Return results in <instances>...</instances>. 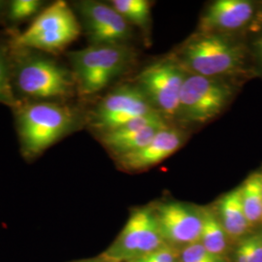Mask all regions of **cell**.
Returning <instances> with one entry per match:
<instances>
[{"instance_id":"obj_1","label":"cell","mask_w":262,"mask_h":262,"mask_svg":"<svg viewBox=\"0 0 262 262\" xmlns=\"http://www.w3.org/2000/svg\"><path fill=\"white\" fill-rule=\"evenodd\" d=\"M187 73L242 84L255 76L249 37L200 32L172 54Z\"/></svg>"},{"instance_id":"obj_2","label":"cell","mask_w":262,"mask_h":262,"mask_svg":"<svg viewBox=\"0 0 262 262\" xmlns=\"http://www.w3.org/2000/svg\"><path fill=\"white\" fill-rule=\"evenodd\" d=\"M11 56L12 86L19 103H66L77 93L71 69L62 64L56 56L13 46Z\"/></svg>"},{"instance_id":"obj_3","label":"cell","mask_w":262,"mask_h":262,"mask_svg":"<svg viewBox=\"0 0 262 262\" xmlns=\"http://www.w3.org/2000/svg\"><path fill=\"white\" fill-rule=\"evenodd\" d=\"M12 110L20 154L28 162L75 131L80 122L77 110L67 102H19Z\"/></svg>"},{"instance_id":"obj_4","label":"cell","mask_w":262,"mask_h":262,"mask_svg":"<svg viewBox=\"0 0 262 262\" xmlns=\"http://www.w3.org/2000/svg\"><path fill=\"white\" fill-rule=\"evenodd\" d=\"M81 96L99 94L132 66L134 52L128 44L90 45L66 54Z\"/></svg>"},{"instance_id":"obj_5","label":"cell","mask_w":262,"mask_h":262,"mask_svg":"<svg viewBox=\"0 0 262 262\" xmlns=\"http://www.w3.org/2000/svg\"><path fill=\"white\" fill-rule=\"evenodd\" d=\"M82 27L74 10L58 0L43 10L21 33H13L10 44L57 56L78 39Z\"/></svg>"},{"instance_id":"obj_6","label":"cell","mask_w":262,"mask_h":262,"mask_svg":"<svg viewBox=\"0 0 262 262\" xmlns=\"http://www.w3.org/2000/svg\"><path fill=\"white\" fill-rule=\"evenodd\" d=\"M241 86L225 80L187 73L176 120L188 124L211 122L232 102Z\"/></svg>"},{"instance_id":"obj_7","label":"cell","mask_w":262,"mask_h":262,"mask_svg":"<svg viewBox=\"0 0 262 262\" xmlns=\"http://www.w3.org/2000/svg\"><path fill=\"white\" fill-rule=\"evenodd\" d=\"M154 204L132 208L126 224L113 243L101 253L113 262L140 258L166 246Z\"/></svg>"},{"instance_id":"obj_8","label":"cell","mask_w":262,"mask_h":262,"mask_svg":"<svg viewBox=\"0 0 262 262\" xmlns=\"http://www.w3.org/2000/svg\"><path fill=\"white\" fill-rule=\"evenodd\" d=\"M187 72L171 54L146 66L137 76L136 84L154 109L165 121H175L182 89Z\"/></svg>"},{"instance_id":"obj_9","label":"cell","mask_w":262,"mask_h":262,"mask_svg":"<svg viewBox=\"0 0 262 262\" xmlns=\"http://www.w3.org/2000/svg\"><path fill=\"white\" fill-rule=\"evenodd\" d=\"M152 113L158 112L137 84H122L99 100L85 122L97 136Z\"/></svg>"},{"instance_id":"obj_10","label":"cell","mask_w":262,"mask_h":262,"mask_svg":"<svg viewBox=\"0 0 262 262\" xmlns=\"http://www.w3.org/2000/svg\"><path fill=\"white\" fill-rule=\"evenodd\" d=\"M262 28V1L216 0L199 23L198 31L251 37Z\"/></svg>"},{"instance_id":"obj_11","label":"cell","mask_w":262,"mask_h":262,"mask_svg":"<svg viewBox=\"0 0 262 262\" xmlns=\"http://www.w3.org/2000/svg\"><path fill=\"white\" fill-rule=\"evenodd\" d=\"M90 45L128 44L132 27L110 3L83 0L73 3Z\"/></svg>"},{"instance_id":"obj_12","label":"cell","mask_w":262,"mask_h":262,"mask_svg":"<svg viewBox=\"0 0 262 262\" xmlns=\"http://www.w3.org/2000/svg\"><path fill=\"white\" fill-rule=\"evenodd\" d=\"M165 243L181 250L200 241L203 225L202 207L175 200L154 204Z\"/></svg>"},{"instance_id":"obj_13","label":"cell","mask_w":262,"mask_h":262,"mask_svg":"<svg viewBox=\"0 0 262 262\" xmlns=\"http://www.w3.org/2000/svg\"><path fill=\"white\" fill-rule=\"evenodd\" d=\"M186 134L168 125L159 131L149 144L139 150L114 158L118 168L125 172H139L165 160L178 150L185 142Z\"/></svg>"},{"instance_id":"obj_14","label":"cell","mask_w":262,"mask_h":262,"mask_svg":"<svg viewBox=\"0 0 262 262\" xmlns=\"http://www.w3.org/2000/svg\"><path fill=\"white\" fill-rule=\"evenodd\" d=\"M213 208L233 244L254 231L245 215L240 187H235L220 197Z\"/></svg>"},{"instance_id":"obj_15","label":"cell","mask_w":262,"mask_h":262,"mask_svg":"<svg viewBox=\"0 0 262 262\" xmlns=\"http://www.w3.org/2000/svg\"><path fill=\"white\" fill-rule=\"evenodd\" d=\"M202 213L203 225L199 242L210 253L229 258L234 244L219 221L215 209L213 206L202 207Z\"/></svg>"},{"instance_id":"obj_16","label":"cell","mask_w":262,"mask_h":262,"mask_svg":"<svg viewBox=\"0 0 262 262\" xmlns=\"http://www.w3.org/2000/svg\"><path fill=\"white\" fill-rule=\"evenodd\" d=\"M245 215L254 230L262 228V176L260 169L251 173L239 186Z\"/></svg>"},{"instance_id":"obj_17","label":"cell","mask_w":262,"mask_h":262,"mask_svg":"<svg viewBox=\"0 0 262 262\" xmlns=\"http://www.w3.org/2000/svg\"><path fill=\"white\" fill-rule=\"evenodd\" d=\"M131 27L147 28L150 21V4L148 0H112L109 2Z\"/></svg>"},{"instance_id":"obj_18","label":"cell","mask_w":262,"mask_h":262,"mask_svg":"<svg viewBox=\"0 0 262 262\" xmlns=\"http://www.w3.org/2000/svg\"><path fill=\"white\" fill-rule=\"evenodd\" d=\"M0 104L10 108L19 102L15 97L12 86V56L9 41L0 38Z\"/></svg>"},{"instance_id":"obj_19","label":"cell","mask_w":262,"mask_h":262,"mask_svg":"<svg viewBox=\"0 0 262 262\" xmlns=\"http://www.w3.org/2000/svg\"><path fill=\"white\" fill-rule=\"evenodd\" d=\"M230 262H262V230L252 233L234 244L229 254Z\"/></svg>"},{"instance_id":"obj_20","label":"cell","mask_w":262,"mask_h":262,"mask_svg":"<svg viewBox=\"0 0 262 262\" xmlns=\"http://www.w3.org/2000/svg\"><path fill=\"white\" fill-rule=\"evenodd\" d=\"M47 7L46 2L42 0H12L9 1L5 17V25L15 27L36 18Z\"/></svg>"},{"instance_id":"obj_21","label":"cell","mask_w":262,"mask_h":262,"mask_svg":"<svg viewBox=\"0 0 262 262\" xmlns=\"http://www.w3.org/2000/svg\"><path fill=\"white\" fill-rule=\"evenodd\" d=\"M222 258L210 253L200 242L191 244L180 250V262L215 261Z\"/></svg>"},{"instance_id":"obj_22","label":"cell","mask_w":262,"mask_h":262,"mask_svg":"<svg viewBox=\"0 0 262 262\" xmlns=\"http://www.w3.org/2000/svg\"><path fill=\"white\" fill-rule=\"evenodd\" d=\"M133 260L139 262H180V250L166 245L152 253Z\"/></svg>"},{"instance_id":"obj_23","label":"cell","mask_w":262,"mask_h":262,"mask_svg":"<svg viewBox=\"0 0 262 262\" xmlns=\"http://www.w3.org/2000/svg\"><path fill=\"white\" fill-rule=\"evenodd\" d=\"M256 77H262V28L249 38Z\"/></svg>"},{"instance_id":"obj_24","label":"cell","mask_w":262,"mask_h":262,"mask_svg":"<svg viewBox=\"0 0 262 262\" xmlns=\"http://www.w3.org/2000/svg\"><path fill=\"white\" fill-rule=\"evenodd\" d=\"M9 1L0 0V24H5V17L7 13Z\"/></svg>"},{"instance_id":"obj_25","label":"cell","mask_w":262,"mask_h":262,"mask_svg":"<svg viewBox=\"0 0 262 262\" xmlns=\"http://www.w3.org/2000/svg\"><path fill=\"white\" fill-rule=\"evenodd\" d=\"M69 262H113L112 260L106 258L101 253L95 257H91V258H84V259H79V260H73Z\"/></svg>"},{"instance_id":"obj_26","label":"cell","mask_w":262,"mask_h":262,"mask_svg":"<svg viewBox=\"0 0 262 262\" xmlns=\"http://www.w3.org/2000/svg\"><path fill=\"white\" fill-rule=\"evenodd\" d=\"M209 262H230V260H229L228 257H222V258H220V259H217V260H215V261Z\"/></svg>"},{"instance_id":"obj_27","label":"cell","mask_w":262,"mask_h":262,"mask_svg":"<svg viewBox=\"0 0 262 262\" xmlns=\"http://www.w3.org/2000/svg\"><path fill=\"white\" fill-rule=\"evenodd\" d=\"M125 262H139V261H137V260H129V261H125Z\"/></svg>"},{"instance_id":"obj_28","label":"cell","mask_w":262,"mask_h":262,"mask_svg":"<svg viewBox=\"0 0 262 262\" xmlns=\"http://www.w3.org/2000/svg\"><path fill=\"white\" fill-rule=\"evenodd\" d=\"M259 169H260V171H261V176H262V167H261V168H259Z\"/></svg>"}]
</instances>
